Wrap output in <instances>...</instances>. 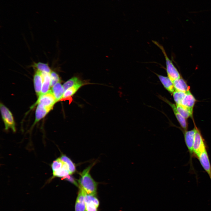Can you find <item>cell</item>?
I'll use <instances>...</instances> for the list:
<instances>
[{
  "label": "cell",
  "instance_id": "1",
  "mask_svg": "<svg viewBox=\"0 0 211 211\" xmlns=\"http://www.w3.org/2000/svg\"><path fill=\"white\" fill-rule=\"evenodd\" d=\"M91 166L88 167L81 173V177L78 181L79 188L87 194H96L97 183L89 173Z\"/></svg>",
  "mask_w": 211,
  "mask_h": 211
},
{
  "label": "cell",
  "instance_id": "2",
  "mask_svg": "<svg viewBox=\"0 0 211 211\" xmlns=\"http://www.w3.org/2000/svg\"><path fill=\"white\" fill-rule=\"evenodd\" d=\"M152 42L161 50L165 57L166 71L168 77L173 82L181 78L180 74L172 61L169 59L163 46L158 42L152 40Z\"/></svg>",
  "mask_w": 211,
  "mask_h": 211
},
{
  "label": "cell",
  "instance_id": "3",
  "mask_svg": "<svg viewBox=\"0 0 211 211\" xmlns=\"http://www.w3.org/2000/svg\"><path fill=\"white\" fill-rule=\"evenodd\" d=\"M1 112L5 127V130L11 129L13 132L16 131L15 124L13 117L11 112L3 104L0 105Z\"/></svg>",
  "mask_w": 211,
  "mask_h": 211
},
{
  "label": "cell",
  "instance_id": "4",
  "mask_svg": "<svg viewBox=\"0 0 211 211\" xmlns=\"http://www.w3.org/2000/svg\"><path fill=\"white\" fill-rule=\"evenodd\" d=\"M206 149L207 147L204 139L200 131L196 128L193 147V156L197 158Z\"/></svg>",
  "mask_w": 211,
  "mask_h": 211
},
{
  "label": "cell",
  "instance_id": "5",
  "mask_svg": "<svg viewBox=\"0 0 211 211\" xmlns=\"http://www.w3.org/2000/svg\"><path fill=\"white\" fill-rule=\"evenodd\" d=\"M57 102L52 91L50 90L47 93L40 95L34 104L31 108L38 104H41L44 106L50 107L53 108L55 104Z\"/></svg>",
  "mask_w": 211,
  "mask_h": 211
},
{
  "label": "cell",
  "instance_id": "6",
  "mask_svg": "<svg viewBox=\"0 0 211 211\" xmlns=\"http://www.w3.org/2000/svg\"><path fill=\"white\" fill-rule=\"evenodd\" d=\"M86 211H98L99 202L96 194H88L85 193Z\"/></svg>",
  "mask_w": 211,
  "mask_h": 211
},
{
  "label": "cell",
  "instance_id": "7",
  "mask_svg": "<svg viewBox=\"0 0 211 211\" xmlns=\"http://www.w3.org/2000/svg\"><path fill=\"white\" fill-rule=\"evenodd\" d=\"M196 130V128L195 127L191 130L184 131V133L185 143L190 154L191 161L193 156V147Z\"/></svg>",
  "mask_w": 211,
  "mask_h": 211
},
{
  "label": "cell",
  "instance_id": "8",
  "mask_svg": "<svg viewBox=\"0 0 211 211\" xmlns=\"http://www.w3.org/2000/svg\"><path fill=\"white\" fill-rule=\"evenodd\" d=\"M207 149L202 152L197 158L202 167L208 174L211 181V166Z\"/></svg>",
  "mask_w": 211,
  "mask_h": 211
},
{
  "label": "cell",
  "instance_id": "9",
  "mask_svg": "<svg viewBox=\"0 0 211 211\" xmlns=\"http://www.w3.org/2000/svg\"><path fill=\"white\" fill-rule=\"evenodd\" d=\"M79 188L75 205V211H86L85 192Z\"/></svg>",
  "mask_w": 211,
  "mask_h": 211
},
{
  "label": "cell",
  "instance_id": "10",
  "mask_svg": "<svg viewBox=\"0 0 211 211\" xmlns=\"http://www.w3.org/2000/svg\"><path fill=\"white\" fill-rule=\"evenodd\" d=\"M52 108L45 106L41 104H38L36 110L35 119L33 125L44 117Z\"/></svg>",
  "mask_w": 211,
  "mask_h": 211
},
{
  "label": "cell",
  "instance_id": "11",
  "mask_svg": "<svg viewBox=\"0 0 211 211\" xmlns=\"http://www.w3.org/2000/svg\"><path fill=\"white\" fill-rule=\"evenodd\" d=\"M163 99L164 100L168 103L172 109L184 131H187L188 125L186 119L179 113L174 104L171 103L166 99L164 98H163Z\"/></svg>",
  "mask_w": 211,
  "mask_h": 211
},
{
  "label": "cell",
  "instance_id": "12",
  "mask_svg": "<svg viewBox=\"0 0 211 211\" xmlns=\"http://www.w3.org/2000/svg\"><path fill=\"white\" fill-rule=\"evenodd\" d=\"M88 84H89L88 82L84 81L83 82L75 84L68 89L64 91L60 101L65 100L68 98H70L71 96H73L81 87Z\"/></svg>",
  "mask_w": 211,
  "mask_h": 211
},
{
  "label": "cell",
  "instance_id": "13",
  "mask_svg": "<svg viewBox=\"0 0 211 211\" xmlns=\"http://www.w3.org/2000/svg\"><path fill=\"white\" fill-rule=\"evenodd\" d=\"M33 80L35 91L37 96L39 97L41 94L42 84L41 72L35 70Z\"/></svg>",
  "mask_w": 211,
  "mask_h": 211
},
{
  "label": "cell",
  "instance_id": "14",
  "mask_svg": "<svg viewBox=\"0 0 211 211\" xmlns=\"http://www.w3.org/2000/svg\"><path fill=\"white\" fill-rule=\"evenodd\" d=\"M174 87L176 91L187 93L190 91V87L188 86L185 80L182 78L174 81L173 82Z\"/></svg>",
  "mask_w": 211,
  "mask_h": 211
},
{
  "label": "cell",
  "instance_id": "15",
  "mask_svg": "<svg viewBox=\"0 0 211 211\" xmlns=\"http://www.w3.org/2000/svg\"><path fill=\"white\" fill-rule=\"evenodd\" d=\"M41 72L42 79V84L40 94L41 95L47 93L49 91L50 87H51V78L50 74Z\"/></svg>",
  "mask_w": 211,
  "mask_h": 211
},
{
  "label": "cell",
  "instance_id": "16",
  "mask_svg": "<svg viewBox=\"0 0 211 211\" xmlns=\"http://www.w3.org/2000/svg\"><path fill=\"white\" fill-rule=\"evenodd\" d=\"M196 101L195 98L189 91L186 93L182 101L181 105L193 110Z\"/></svg>",
  "mask_w": 211,
  "mask_h": 211
},
{
  "label": "cell",
  "instance_id": "17",
  "mask_svg": "<svg viewBox=\"0 0 211 211\" xmlns=\"http://www.w3.org/2000/svg\"><path fill=\"white\" fill-rule=\"evenodd\" d=\"M60 82L57 83L52 88V92L57 102L60 101L64 92L63 85L61 84Z\"/></svg>",
  "mask_w": 211,
  "mask_h": 211
},
{
  "label": "cell",
  "instance_id": "18",
  "mask_svg": "<svg viewBox=\"0 0 211 211\" xmlns=\"http://www.w3.org/2000/svg\"><path fill=\"white\" fill-rule=\"evenodd\" d=\"M164 87L169 92H174V87L173 82L168 77L156 74Z\"/></svg>",
  "mask_w": 211,
  "mask_h": 211
},
{
  "label": "cell",
  "instance_id": "19",
  "mask_svg": "<svg viewBox=\"0 0 211 211\" xmlns=\"http://www.w3.org/2000/svg\"><path fill=\"white\" fill-rule=\"evenodd\" d=\"M176 108L178 111L186 119L192 116L193 110L181 105L176 104Z\"/></svg>",
  "mask_w": 211,
  "mask_h": 211
},
{
  "label": "cell",
  "instance_id": "20",
  "mask_svg": "<svg viewBox=\"0 0 211 211\" xmlns=\"http://www.w3.org/2000/svg\"><path fill=\"white\" fill-rule=\"evenodd\" d=\"M33 68L35 69V70L41 72L50 74L52 72L48 64L47 63H44L41 62L35 63L33 64Z\"/></svg>",
  "mask_w": 211,
  "mask_h": 211
},
{
  "label": "cell",
  "instance_id": "21",
  "mask_svg": "<svg viewBox=\"0 0 211 211\" xmlns=\"http://www.w3.org/2000/svg\"><path fill=\"white\" fill-rule=\"evenodd\" d=\"M84 81L82 80L79 77L74 76L65 82L63 84V86L64 91L74 85L83 82Z\"/></svg>",
  "mask_w": 211,
  "mask_h": 211
},
{
  "label": "cell",
  "instance_id": "22",
  "mask_svg": "<svg viewBox=\"0 0 211 211\" xmlns=\"http://www.w3.org/2000/svg\"><path fill=\"white\" fill-rule=\"evenodd\" d=\"M60 158L62 161L65 163L68 166L70 175L74 173L76 171L75 166L72 160L66 155H62Z\"/></svg>",
  "mask_w": 211,
  "mask_h": 211
},
{
  "label": "cell",
  "instance_id": "23",
  "mask_svg": "<svg viewBox=\"0 0 211 211\" xmlns=\"http://www.w3.org/2000/svg\"><path fill=\"white\" fill-rule=\"evenodd\" d=\"M186 93L176 91L173 93V98L176 104L181 105L182 101Z\"/></svg>",
  "mask_w": 211,
  "mask_h": 211
},
{
  "label": "cell",
  "instance_id": "24",
  "mask_svg": "<svg viewBox=\"0 0 211 211\" xmlns=\"http://www.w3.org/2000/svg\"><path fill=\"white\" fill-rule=\"evenodd\" d=\"M63 162L60 158H58L53 161L51 164V168L53 172H54L61 169L63 165Z\"/></svg>",
  "mask_w": 211,
  "mask_h": 211
},
{
  "label": "cell",
  "instance_id": "25",
  "mask_svg": "<svg viewBox=\"0 0 211 211\" xmlns=\"http://www.w3.org/2000/svg\"><path fill=\"white\" fill-rule=\"evenodd\" d=\"M70 175L69 171L63 167L57 171L53 172V176L63 177L68 175Z\"/></svg>",
  "mask_w": 211,
  "mask_h": 211
},
{
  "label": "cell",
  "instance_id": "26",
  "mask_svg": "<svg viewBox=\"0 0 211 211\" xmlns=\"http://www.w3.org/2000/svg\"><path fill=\"white\" fill-rule=\"evenodd\" d=\"M51 78L50 86L52 87L55 84L61 81L60 78L58 74L56 72L52 71L50 74Z\"/></svg>",
  "mask_w": 211,
  "mask_h": 211
},
{
  "label": "cell",
  "instance_id": "27",
  "mask_svg": "<svg viewBox=\"0 0 211 211\" xmlns=\"http://www.w3.org/2000/svg\"><path fill=\"white\" fill-rule=\"evenodd\" d=\"M61 179H65L73 183L76 186L79 187V184L77 183L75 179L69 174L62 177Z\"/></svg>",
  "mask_w": 211,
  "mask_h": 211
}]
</instances>
